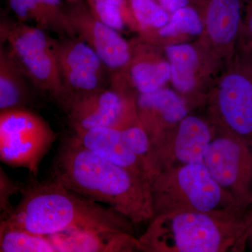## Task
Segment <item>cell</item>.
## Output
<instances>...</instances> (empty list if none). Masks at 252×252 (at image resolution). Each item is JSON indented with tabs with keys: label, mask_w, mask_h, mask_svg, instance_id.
I'll return each instance as SVG.
<instances>
[{
	"label": "cell",
	"mask_w": 252,
	"mask_h": 252,
	"mask_svg": "<svg viewBox=\"0 0 252 252\" xmlns=\"http://www.w3.org/2000/svg\"><path fill=\"white\" fill-rule=\"evenodd\" d=\"M154 217L175 212L248 211L214 180L203 162L158 172L150 182Z\"/></svg>",
	"instance_id": "4"
},
{
	"label": "cell",
	"mask_w": 252,
	"mask_h": 252,
	"mask_svg": "<svg viewBox=\"0 0 252 252\" xmlns=\"http://www.w3.org/2000/svg\"><path fill=\"white\" fill-rule=\"evenodd\" d=\"M25 185L15 182L5 173L2 167L0 168V211L1 220H6L12 212L14 207L11 205L13 195L21 193Z\"/></svg>",
	"instance_id": "26"
},
{
	"label": "cell",
	"mask_w": 252,
	"mask_h": 252,
	"mask_svg": "<svg viewBox=\"0 0 252 252\" xmlns=\"http://www.w3.org/2000/svg\"><path fill=\"white\" fill-rule=\"evenodd\" d=\"M135 101L136 96L111 87L70 99L62 107L73 130L102 127L122 130L139 119Z\"/></svg>",
	"instance_id": "11"
},
{
	"label": "cell",
	"mask_w": 252,
	"mask_h": 252,
	"mask_svg": "<svg viewBox=\"0 0 252 252\" xmlns=\"http://www.w3.org/2000/svg\"><path fill=\"white\" fill-rule=\"evenodd\" d=\"M252 219L248 211L175 212L158 215L139 238L142 252H240Z\"/></svg>",
	"instance_id": "3"
},
{
	"label": "cell",
	"mask_w": 252,
	"mask_h": 252,
	"mask_svg": "<svg viewBox=\"0 0 252 252\" xmlns=\"http://www.w3.org/2000/svg\"><path fill=\"white\" fill-rule=\"evenodd\" d=\"M238 46L252 49V0H245Z\"/></svg>",
	"instance_id": "27"
},
{
	"label": "cell",
	"mask_w": 252,
	"mask_h": 252,
	"mask_svg": "<svg viewBox=\"0 0 252 252\" xmlns=\"http://www.w3.org/2000/svg\"><path fill=\"white\" fill-rule=\"evenodd\" d=\"M57 138L44 119L26 107L0 112V158L28 169L36 177L43 158Z\"/></svg>",
	"instance_id": "6"
},
{
	"label": "cell",
	"mask_w": 252,
	"mask_h": 252,
	"mask_svg": "<svg viewBox=\"0 0 252 252\" xmlns=\"http://www.w3.org/2000/svg\"><path fill=\"white\" fill-rule=\"evenodd\" d=\"M1 39L6 41L20 67L41 91L58 102L64 94L55 40L35 26L18 22L1 25Z\"/></svg>",
	"instance_id": "7"
},
{
	"label": "cell",
	"mask_w": 252,
	"mask_h": 252,
	"mask_svg": "<svg viewBox=\"0 0 252 252\" xmlns=\"http://www.w3.org/2000/svg\"><path fill=\"white\" fill-rule=\"evenodd\" d=\"M136 109L141 124L148 134L151 146L166 135L190 112V104L175 89L165 87L137 94Z\"/></svg>",
	"instance_id": "16"
},
{
	"label": "cell",
	"mask_w": 252,
	"mask_h": 252,
	"mask_svg": "<svg viewBox=\"0 0 252 252\" xmlns=\"http://www.w3.org/2000/svg\"><path fill=\"white\" fill-rule=\"evenodd\" d=\"M203 163L240 206L252 208V147L248 142L215 126Z\"/></svg>",
	"instance_id": "8"
},
{
	"label": "cell",
	"mask_w": 252,
	"mask_h": 252,
	"mask_svg": "<svg viewBox=\"0 0 252 252\" xmlns=\"http://www.w3.org/2000/svg\"><path fill=\"white\" fill-rule=\"evenodd\" d=\"M20 22L32 21L43 31L76 36L62 0H8Z\"/></svg>",
	"instance_id": "19"
},
{
	"label": "cell",
	"mask_w": 252,
	"mask_h": 252,
	"mask_svg": "<svg viewBox=\"0 0 252 252\" xmlns=\"http://www.w3.org/2000/svg\"><path fill=\"white\" fill-rule=\"evenodd\" d=\"M64 94L63 105L75 97L102 90L108 70L94 50L77 36H66L55 40Z\"/></svg>",
	"instance_id": "12"
},
{
	"label": "cell",
	"mask_w": 252,
	"mask_h": 252,
	"mask_svg": "<svg viewBox=\"0 0 252 252\" xmlns=\"http://www.w3.org/2000/svg\"><path fill=\"white\" fill-rule=\"evenodd\" d=\"M51 180L79 195L106 204L134 225L154 217L148 179L93 153L73 134L60 144Z\"/></svg>",
	"instance_id": "1"
},
{
	"label": "cell",
	"mask_w": 252,
	"mask_h": 252,
	"mask_svg": "<svg viewBox=\"0 0 252 252\" xmlns=\"http://www.w3.org/2000/svg\"><path fill=\"white\" fill-rule=\"evenodd\" d=\"M246 244H248L249 246L252 250V219L250 227L248 228V233H247Z\"/></svg>",
	"instance_id": "29"
},
{
	"label": "cell",
	"mask_w": 252,
	"mask_h": 252,
	"mask_svg": "<svg viewBox=\"0 0 252 252\" xmlns=\"http://www.w3.org/2000/svg\"><path fill=\"white\" fill-rule=\"evenodd\" d=\"M0 252H56L48 235L36 234L6 221L0 223Z\"/></svg>",
	"instance_id": "22"
},
{
	"label": "cell",
	"mask_w": 252,
	"mask_h": 252,
	"mask_svg": "<svg viewBox=\"0 0 252 252\" xmlns=\"http://www.w3.org/2000/svg\"><path fill=\"white\" fill-rule=\"evenodd\" d=\"M56 252H142L132 233L102 229L72 230L48 235Z\"/></svg>",
	"instance_id": "17"
},
{
	"label": "cell",
	"mask_w": 252,
	"mask_h": 252,
	"mask_svg": "<svg viewBox=\"0 0 252 252\" xmlns=\"http://www.w3.org/2000/svg\"><path fill=\"white\" fill-rule=\"evenodd\" d=\"M162 51L171 67L173 89L190 106L205 104L222 66L198 40L167 44Z\"/></svg>",
	"instance_id": "9"
},
{
	"label": "cell",
	"mask_w": 252,
	"mask_h": 252,
	"mask_svg": "<svg viewBox=\"0 0 252 252\" xmlns=\"http://www.w3.org/2000/svg\"><path fill=\"white\" fill-rule=\"evenodd\" d=\"M6 220L31 233L51 235L72 230L102 229L132 233L133 223L110 207L74 193L56 182L32 177Z\"/></svg>",
	"instance_id": "2"
},
{
	"label": "cell",
	"mask_w": 252,
	"mask_h": 252,
	"mask_svg": "<svg viewBox=\"0 0 252 252\" xmlns=\"http://www.w3.org/2000/svg\"><path fill=\"white\" fill-rule=\"evenodd\" d=\"M26 74L9 49H0V110L26 107L30 99Z\"/></svg>",
	"instance_id": "20"
},
{
	"label": "cell",
	"mask_w": 252,
	"mask_h": 252,
	"mask_svg": "<svg viewBox=\"0 0 252 252\" xmlns=\"http://www.w3.org/2000/svg\"><path fill=\"white\" fill-rule=\"evenodd\" d=\"M66 9L76 36L94 50L111 73V80L124 76L131 58L130 43L91 14L84 0Z\"/></svg>",
	"instance_id": "14"
},
{
	"label": "cell",
	"mask_w": 252,
	"mask_h": 252,
	"mask_svg": "<svg viewBox=\"0 0 252 252\" xmlns=\"http://www.w3.org/2000/svg\"><path fill=\"white\" fill-rule=\"evenodd\" d=\"M122 130L126 142L132 152L138 156L145 164L150 182V158L152 146L148 134L144 130L139 119L131 123Z\"/></svg>",
	"instance_id": "25"
},
{
	"label": "cell",
	"mask_w": 252,
	"mask_h": 252,
	"mask_svg": "<svg viewBox=\"0 0 252 252\" xmlns=\"http://www.w3.org/2000/svg\"><path fill=\"white\" fill-rule=\"evenodd\" d=\"M130 4L141 37L163 27L170 20V13L157 0H130Z\"/></svg>",
	"instance_id": "24"
},
{
	"label": "cell",
	"mask_w": 252,
	"mask_h": 252,
	"mask_svg": "<svg viewBox=\"0 0 252 252\" xmlns=\"http://www.w3.org/2000/svg\"><path fill=\"white\" fill-rule=\"evenodd\" d=\"M94 17L119 32H138V26L131 9L130 0H85Z\"/></svg>",
	"instance_id": "23"
},
{
	"label": "cell",
	"mask_w": 252,
	"mask_h": 252,
	"mask_svg": "<svg viewBox=\"0 0 252 252\" xmlns=\"http://www.w3.org/2000/svg\"><path fill=\"white\" fill-rule=\"evenodd\" d=\"M170 14L191 4V0H157Z\"/></svg>",
	"instance_id": "28"
},
{
	"label": "cell",
	"mask_w": 252,
	"mask_h": 252,
	"mask_svg": "<svg viewBox=\"0 0 252 252\" xmlns=\"http://www.w3.org/2000/svg\"><path fill=\"white\" fill-rule=\"evenodd\" d=\"M73 135L93 153L118 166L145 176L149 180L145 164L129 147L122 130L96 127L90 130H73Z\"/></svg>",
	"instance_id": "18"
},
{
	"label": "cell",
	"mask_w": 252,
	"mask_h": 252,
	"mask_svg": "<svg viewBox=\"0 0 252 252\" xmlns=\"http://www.w3.org/2000/svg\"><path fill=\"white\" fill-rule=\"evenodd\" d=\"M131 58L124 76L114 85L135 94H150L166 87L171 67L160 46L140 37L130 42Z\"/></svg>",
	"instance_id": "15"
},
{
	"label": "cell",
	"mask_w": 252,
	"mask_h": 252,
	"mask_svg": "<svg viewBox=\"0 0 252 252\" xmlns=\"http://www.w3.org/2000/svg\"><path fill=\"white\" fill-rule=\"evenodd\" d=\"M210 119L189 114L151 149V180L160 170L203 162V155L213 136Z\"/></svg>",
	"instance_id": "10"
},
{
	"label": "cell",
	"mask_w": 252,
	"mask_h": 252,
	"mask_svg": "<svg viewBox=\"0 0 252 252\" xmlns=\"http://www.w3.org/2000/svg\"><path fill=\"white\" fill-rule=\"evenodd\" d=\"M208 119L252 147V49L237 47L207 94Z\"/></svg>",
	"instance_id": "5"
},
{
	"label": "cell",
	"mask_w": 252,
	"mask_h": 252,
	"mask_svg": "<svg viewBox=\"0 0 252 252\" xmlns=\"http://www.w3.org/2000/svg\"><path fill=\"white\" fill-rule=\"evenodd\" d=\"M245 0H191L201 14L203 35L198 40L224 67L233 58L240 39Z\"/></svg>",
	"instance_id": "13"
},
{
	"label": "cell",
	"mask_w": 252,
	"mask_h": 252,
	"mask_svg": "<svg viewBox=\"0 0 252 252\" xmlns=\"http://www.w3.org/2000/svg\"><path fill=\"white\" fill-rule=\"evenodd\" d=\"M204 32V23L198 9L189 5L170 14V20L165 26L148 35L140 37L144 40L160 46L163 42L185 36L200 37Z\"/></svg>",
	"instance_id": "21"
},
{
	"label": "cell",
	"mask_w": 252,
	"mask_h": 252,
	"mask_svg": "<svg viewBox=\"0 0 252 252\" xmlns=\"http://www.w3.org/2000/svg\"><path fill=\"white\" fill-rule=\"evenodd\" d=\"M69 4H73V3L77 2V1H81V0H65Z\"/></svg>",
	"instance_id": "30"
}]
</instances>
